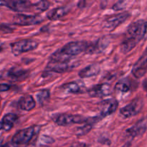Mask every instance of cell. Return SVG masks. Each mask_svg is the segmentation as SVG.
Instances as JSON below:
<instances>
[{"label":"cell","instance_id":"6da1fadb","mask_svg":"<svg viewBox=\"0 0 147 147\" xmlns=\"http://www.w3.org/2000/svg\"><path fill=\"white\" fill-rule=\"evenodd\" d=\"M146 27L147 23L144 20L134 22L127 28L126 39L138 44L146 35Z\"/></svg>","mask_w":147,"mask_h":147},{"label":"cell","instance_id":"7a4b0ae2","mask_svg":"<svg viewBox=\"0 0 147 147\" xmlns=\"http://www.w3.org/2000/svg\"><path fill=\"white\" fill-rule=\"evenodd\" d=\"M89 45L86 41H76L70 42L66 44L62 48L59 49L64 55L71 60L73 56H76L83 52H86L88 47Z\"/></svg>","mask_w":147,"mask_h":147},{"label":"cell","instance_id":"3957f363","mask_svg":"<svg viewBox=\"0 0 147 147\" xmlns=\"http://www.w3.org/2000/svg\"><path fill=\"white\" fill-rule=\"evenodd\" d=\"M11 53L15 56H18L22 53L35 50L38 46V43L34 40H23L14 42L11 45Z\"/></svg>","mask_w":147,"mask_h":147},{"label":"cell","instance_id":"277c9868","mask_svg":"<svg viewBox=\"0 0 147 147\" xmlns=\"http://www.w3.org/2000/svg\"><path fill=\"white\" fill-rule=\"evenodd\" d=\"M38 129V127L34 126L22 129L13 136L11 142L17 145L28 144L32 140L34 135L37 133Z\"/></svg>","mask_w":147,"mask_h":147},{"label":"cell","instance_id":"5b68a950","mask_svg":"<svg viewBox=\"0 0 147 147\" xmlns=\"http://www.w3.org/2000/svg\"><path fill=\"white\" fill-rule=\"evenodd\" d=\"M144 106V100L141 98H136L131 103L122 108L120 113L123 117L131 118L140 113Z\"/></svg>","mask_w":147,"mask_h":147},{"label":"cell","instance_id":"8992f818","mask_svg":"<svg viewBox=\"0 0 147 147\" xmlns=\"http://www.w3.org/2000/svg\"><path fill=\"white\" fill-rule=\"evenodd\" d=\"M55 123L58 126H66L72 124L82 123L86 121V119L81 116L71 114H59L53 118Z\"/></svg>","mask_w":147,"mask_h":147},{"label":"cell","instance_id":"52a82bcc","mask_svg":"<svg viewBox=\"0 0 147 147\" xmlns=\"http://www.w3.org/2000/svg\"><path fill=\"white\" fill-rule=\"evenodd\" d=\"M43 19L40 15H27L24 14H17L13 17V23L20 26H30L40 24Z\"/></svg>","mask_w":147,"mask_h":147},{"label":"cell","instance_id":"ba28073f","mask_svg":"<svg viewBox=\"0 0 147 147\" xmlns=\"http://www.w3.org/2000/svg\"><path fill=\"white\" fill-rule=\"evenodd\" d=\"M147 72V47L142 55L136 61L132 69V74L136 78L143 77Z\"/></svg>","mask_w":147,"mask_h":147},{"label":"cell","instance_id":"9c48e42d","mask_svg":"<svg viewBox=\"0 0 147 147\" xmlns=\"http://www.w3.org/2000/svg\"><path fill=\"white\" fill-rule=\"evenodd\" d=\"M129 16H130V14L128 11H124V12L114 14V15L109 17L106 20L105 27L111 30H115L118 26L124 22L129 18Z\"/></svg>","mask_w":147,"mask_h":147},{"label":"cell","instance_id":"30bf717a","mask_svg":"<svg viewBox=\"0 0 147 147\" xmlns=\"http://www.w3.org/2000/svg\"><path fill=\"white\" fill-rule=\"evenodd\" d=\"M79 63H56V62L50 61L47 65V70L55 73H63L68 70H72L74 67H77Z\"/></svg>","mask_w":147,"mask_h":147},{"label":"cell","instance_id":"8fae6325","mask_svg":"<svg viewBox=\"0 0 147 147\" xmlns=\"http://www.w3.org/2000/svg\"><path fill=\"white\" fill-rule=\"evenodd\" d=\"M118 106H119V103L116 99L111 98L103 100L99 105L100 115L103 117L110 116L116 111V109H118Z\"/></svg>","mask_w":147,"mask_h":147},{"label":"cell","instance_id":"7c38bea8","mask_svg":"<svg viewBox=\"0 0 147 147\" xmlns=\"http://www.w3.org/2000/svg\"><path fill=\"white\" fill-rule=\"evenodd\" d=\"M147 131V119H143L136 122L134 126L126 130V134L131 138L143 135Z\"/></svg>","mask_w":147,"mask_h":147},{"label":"cell","instance_id":"4fadbf2b","mask_svg":"<svg viewBox=\"0 0 147 147\" xmlns=\"http://www.w3.org/2000/svg\"><path fill=\"white\" fill-rule=\"evenodd\" d=\"M88 93L91 97L102 98L111 94L112 88L111 85L108 83H102L92 88L88 91Z\"/></svg>","mask_w":147,"mask_h":147},{"label":"cell","instance_id":"5bb4252c","mask_svg":"<svg viewBox=\"0 0 147 147\" xmlns=\"http://www.w3.org/2000/svg\"><path fill=\"white\" fill-rule=\"evenodd\" d=\"M6 7H9L11 10L15 11H27L32 7V4L29 1H22V0H11L3 2Z\"/></svg>","mask_w":147,"mask_h":147},{"label":"cell","instance_id":"9a60e30c","mask_svg":"<svg viewBox=\"0 0 147 147\" xmlns=\"http://www.w3.org/2000/svg\"><path fill=\"white\" fill-rule=\"evenodd\" d=\"M100 71V65L98 63H93L87 66L85 68L82 69L78 73V76L81 78H86L93 77V76H97Z\"/></svg>","mask_w":147,"mask_h":147},{"label":"cell","instance_id":"2e32d148","mask_svg":"<svg viewBox=\"0 0 147 147\" xmlns=\"http://www.w3.org/2000/svg\"><path fill=\"white\" fill-rule=\"evenodd\" d=\"M69 12V9L67 7H60L50 10L47 14V17L50 20H57L65 17Z\"/></svg>","mask_w":147,"mask_h":147},{"label":"cell","instance_id":"e0dca14e","mask_svg":"<svg viewBox=\"0 0 147 147\" xmlns=\"http://www.w3.org/2000/svg\"><path fill=\"white\" fill-rule=\"evenodd\" d=\"M108 45H109V40L107 38L103 37V38L98 40L95 44L92 45H89L86 52L88 53H100L107 47Z\"/></svg>","mask_w":147,"mask_h":147},{"label":"cell","instance_id":"ac0fdd59","mask_svg":"<svg viewBox=\"0 0 147 147\" xmlns=\"http://www.w3.org/2000/svg\"><path fill=\"white\" fill-rule=\"evenodd\" d=\"M18 117L16 114L14 113H7L4 117L2 118V120L1 121V124H2L3 130L8 131L11 130L14 126V123L17 121Z\"/></svg>","mask_w":147,"mask_h":147},{"label":"cell","instance_id":"d6986e66","mask_svg":"<svg viewBox=\"0 0 147 147\" xmlns=\"http://www.w3.org/2000/svg\"><path fill=\"white\" fill-rule=\"evenodd\" d=\"M36 106L35 101L32 96H26L24 97H22L19 101V106L20 109L23 111H30L32 110Z\"/></svg>","mask_w":147,"mask_h":147},{"label":"cell","instance_id":"ffe728a7","mask_svg":"<svg viewBox=\"0 0 147 147\" xmlns=\"http://www.w3.org/2000/svg\"><path fill=\"white\" fill-rule=\"evenodd\" d=\"M28 76V71L22 70V69L11 68L9 71L7 73V76L11 80L17 81V80H22L26 78Z\"/></svg>","mask_w":147,"mask_h":147},{"label":"cell","instance_id":"44dd1931","mask_svg":"<svg viewBox=\"0 0 147 147\" xmlns=\"http://www.w3.org/2000/svg\"><path fill=\"white\" fill-rule=\"evenodd\" d=\"M62 88L70 93H81V86H80V84L76 83V82L66 83V84L63 85Z\"/></svg>","mask_w":147,"mask_h":147},{"label":"cell","instance_id":"7402d4cb","mask_svg":"<svg viewBox=\"0 0 147 147\" xmlns=\"http://www.w3.org/2000/svg\"><path fill=\"white\" fill-rule=\"evenodd\" d=\"M130 84L126 80H120L115 86V90L121 93H128L130 90Z\"/></svg>","mask_w":147,"mask_h":147},{"label":"cell","instance_id":"603a6c76","mask_svg":"<svg viewBox=\"0 0 147 147\" xmlns=\"http://www.w3.org/2000/svg\"><path fill=\"white\" fill-rule=\"evenodd\" d=\"M50 91L48 90H41L37 93L36 95V98H37V100L38 101L39 103L42 105L45 102L47 101V100L50 98Z\"/></svg>","mask_w":147,"mask_h":147},{"label":"cell","instance_id":"cb8c5ba5","mask_svg":"<svg viewBox=\"0 0 147 147\" xmlns=\"http://www.w3.org/2000/svg\"><path fill=\"white\" fill-rule=\"evenodd\" d=\"M32 6L36 10L43 11H46L50 7V2L47 1H40L36 2Z\"/></svg>","mask_w":147,"mask_h":147},{"label":"cell","instance_id":"d4e9b609","mask_svg":"<svg viewBox=\"0 0 147 147\" xmlns=\"http://www.w3.org/2000/svg\"><path fill=\"white\" fill-rule=\"evenodd\" d=\"M40 144L41 145H49V144H52L53 143H54L55 140L53 139L52 137H50L48 136H41L40 138Z\"/></svg>","mask_w":147,"mask_h":147},{"label":"cell","instance_id":"484cf974","mask_svg":"<svg viewBox=\"0 0 147 147\" xmlns=\"http://www.w3.org/2000/svg\"><path fill=\"white\" fill-rule=\"evenodd\" d=\"M92 129V125L91 124H86L85 126H83V127L80 128L78 129V136H82V135H85L86 134L88 133Z\"/></svg>","mask_w":147,"mask_h":147},{"label":"cell","instance_id":"4316f807","mask_svg":"<svg viewBox=\"0 0 147 147\" xmlns=\"http://www.w3.org/2000/svg\"><path fill=\"white\" fill-rule=\"evenodd\" d=\"M0 32L3 33H11L13 32V28L9 24L0 23Z\"/></svg>","mask_w":147,"mask_h":147},{"label":"cell","instance_id":"83f0119b","mask_svg":"<svg viewBox=\"0 0 147 147\" xmlns=\"http://www.w3.org/2000/svg\"><path fill=\"white\" fill-rule=\"evenodd\" d=\"M126 6V2L124 1H119L118 2H116V4L113 5V9L116 11H119V10L123 9V8H125Z\"/></svg>","mask_w":147,"mask_h":147},{"label":"cell","instance_id":"f1b7e54d","mask_svg":"<svg viewBox=\"0 0 147 147\" xmlns=\"http://www.w3.org/2000/svg\"><path fill=\"white\" fill-rule=\"evenodd\" d=\"M11 88V86L8 84H5V83H1L0 84V92H5L9 90Z\"/></svg>","mask_w":147,"mask_h":147},{"label":"cell","instance_id":"f546056e","mask_svg":"<svg viewBox=\"0 0 147 147\" xmlns=\"http://www.w3.org/2000/svg\"><path fill=\"white\" fill-rule=\"evenodd\" d=\"M0 147H17V145L15 144H14L12 142H9V143L6 144L4 145H2V146Z\"/></svg>","mask_w":147,"mask_h":147},{"label":"cell","instance_id":"4dcf8cb0","mask_svg":"<svg viewBox=\"0 0 147 147\" xmlns=\"http://www.w3.org/2000/svg\"><path fill=\"white\" fill-rule=\"evenodd\" d=\"M1 129H2V124H1V122L0 121V130Z\"/></svg>","mask_w":147,"mask_h":147},{"label":"cell","instance_id":"1f68e13d","mask_svg":"<svg viewBox=\"0 0 147 147\" xmlns=\"http://www.w3.org/2000/svg\"><path fill=\"white\" fill-rule=\"evenodd\" d=\"M1 49H2V44H1V42H0V51L1 50Z\"/></svg>","mask_w":147,"mask_h":147},{"label":"cell","instance_id":"d6a6232c","mask_svg":"<svg viewBox=\"0 0 147 147\" xmlns=\"http://www.w3.org/2000/svg\"><path fill=\"white\" fill-rule=\"evenodd\" d=\"M146 37H147V27H146Z\"/></svg>","mask_w":147,"mask_h":147}]
</instances>
